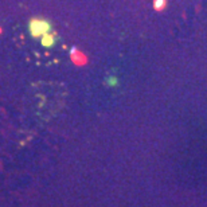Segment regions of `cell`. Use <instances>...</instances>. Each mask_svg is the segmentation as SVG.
<instances>
[{
    "label": "cell",
    "instance_id": "3",
    "mask_svg": "<svg viewBox=\"0 0 207 207\" xmlns=\"http://www.w3.org/2000/svg\"><path fill=\"white\" fill-rule=\"evenodd\" d=\"M40 43H42L43 47H47V48L54 47V46H55V43H57V34L51 31V33L43 35V37L40 38Z\"/></svg>",
    "mask_w": 207,
    "mask_h": 207
},
{
    "label": "cell",
    "instance_id": "1",
    "mask_svg": "<svg viewBox=\"0 0 207 207\" xmlns=\"http://www.w3.org/2000/svg\"><path fill=\"white\" fill-rule=\"evenodd\" d=\"M28 31L33 38H42L53 31V24L50 20L43 19V18H33L28 22Z\"/></svg>",
    "mask_w": 207,
    "mask_h": 207
},
{
    "label": "cell",
    "instance_id": "4",
    "mask_svg": "<svg viewBox=\"0 0 207 207\" xmlns=\"http://www.w3.org/2000/svg\"><path fill=\"white\" fill-rule=\"evenodd\" d=\"M167 0H154V8L156 11H163L167 8Z\"/></svg>",
    "mask_w": 207,
    "mask_h": 207
},
{
    "label": "cell",
    "instance_id": "2",
    "mask_svg": "<svg viewBox=\"0 0 207 207\" xmlns=\"http://www.w3.org/2000/svg\"><path fill=\"white\" fill-rule=\"evenodd\" d=\"M70 58H71V61H73V63H75L77 66H83V65H86V62H88V57L75 47L71 48Z\"/></svg>",
    "mask_w": 207,
    "mask_h": 207
},
{
    "label": "cell",
    "instance_id": "5",
    "mask_svg": "<svg viewBox=\"0 0 207 207\" xmlns=\"http://www.w3.org/2000/svg\"><path fill=\"white\" fill-rule=\"evenodd\" d=\"M106 85L108 86L114 88V86L119 85V79H117V77H114V75H109V77L106 78Z\"/></svg>",
    "mask_w": 207,
    "mask_h": 207
},
{
    "label": "cell",
    "instance_id": "6",
    "mask_svg": "<svg viewBox=\"0 0 207 207\" xmlns=\"http://www.w3.org/2000/svg\"><path fill=\"white\" fill-rule=\"evenodd\" d=\"M0 34H3V28H2V27H0Z\"/></svg>",
    "mask_w": 207,
    "mask_h": 207
}]
</instances>
